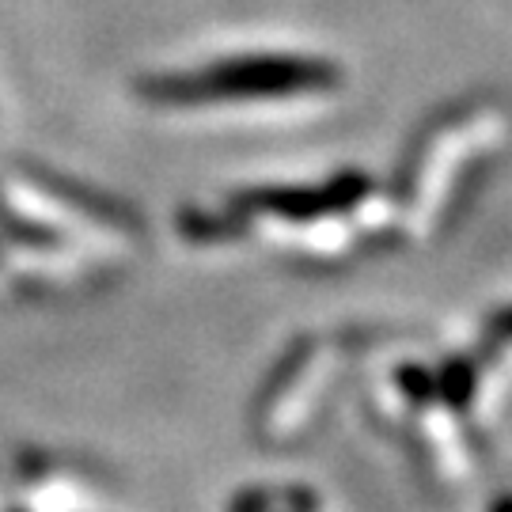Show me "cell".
Returning <instances> with one entry per match:
<instances>
[]
</instances>
